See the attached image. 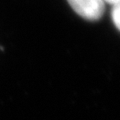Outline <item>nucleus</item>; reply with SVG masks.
<instances>
[{"mask_svg":"<svg viewBox=\"0 0 120 120\" xmlns=\"http://www.w3.org/2000/svg\"><path fill=\"white\" fill-rule=\"evenodd\" d=\"M111 18L112 21L115 25V27L118 30L120 29V5L119 3L112 5V10H111Z\"/></svg>","mask_w":120,"mask_h":120,"instance_id":"obj_2","label":"nucleus"},{"mask_svg":"<svg viewBox=\"0 0 120 120\" xmlns=\"http://www.w3.org/2000/svg\"><path fill=\"white\" fill-rule=\"evenodd\" d=\"M104 2L109 3V4H111V5H114V4H117V3H119L120 0H104Z\"/></svg>","mask_w":120,"mask_h":120,"instance_id":"obj_3","label":"nucleus"},{"mask_svg":"<svg viewBox=\"0 0 120 120\" xmlns=\"http://www.w3.org/2000/svg\"><path fill=\"white\" fill-rule=\"evenodd\" d=\"M79 16L90 21L98 20L105 11L104 0H67Z\"/></svg>","mask_w":120,"mask_h":120,"instance_id":"obj_1","label":"nucleus"}]
</instances>
